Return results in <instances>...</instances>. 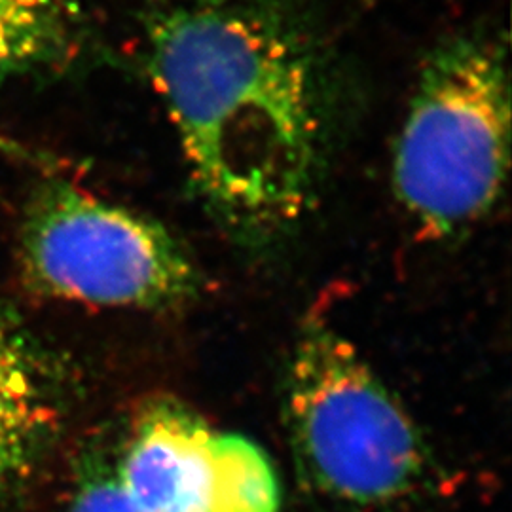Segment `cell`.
<instances>
[{"label":"cell","instance_id":"6da1fadb","mask_svg":"<svg viewBox=\"0 0 512 512\" xmlns=\"http://www.w3.org/2000/svg\"><path fill=\"white\" fill-rule=\"evenodd\" d=\"M147 71L220 228L264 247L304 219L330 131L329 50L293 0H158Z\"/></svg>","mask_w":512,"mask_h":512},{"label":"cell","instance_id":"7a4b0ae2","mask_svg":"<svg viewBox=\"0 0 512 512\" xmlns=\"http://www.w3.org/2000/svg\"><path fill=\"white\" fill-rule=\"evenodd\" d=\"M507 40L465 31L425 57L393 154V188L421 234L448 238L494 207L511 156Z\"/></svg>","mask_w":512,"mask_h":512},{"label":"cell","instance_id":"3957f363","mask_svg":"<svg viewBox=\"0 0 512 512\" xmlns=\"http://www.w3.org/2000/svg\"><path fill=\"white\" fill-rule=\"evenodd\" d=\"M302 478L348 505H387L420 486L427 450L406 410L334 327L304 321L285 387Z\"/></svg>","mask_w":512,"mask_h":512},{"label":"cell","instance_id":"277c9868","mask_svg":"<svg viewBox=\"0 0 512 512\" xmlns=\"http://www.w3.org/2000/svg\"><path fill=\"white\" fill-rule=\"evenodd\" d=\"M18 266L40 298L99 308L162 310L200 291L192 256L160 222L61 179L25 209Z\"/></svg>","mask_w":512,"mask_h":512},{"label":"cell","instance_id":"5b68a950","mask_svg":"<svg viewBox=\"0 0 512 512\" xmlns=\"http://www.w3.org/2000/svg\"><path fill=\"white\" fill-rule=\"evenodd\" d=\"M114 469L145 512H279L281 507L274 465L255 442L211 427L167 397L139 410Z\"/></svg>","mask_w":512,"mask_h":512},{"label":"cell","instance_id":"8992f818","mask_svg":"<svg viewBox=\"0 0 512 512\" xmlns=\"http://www.w3.org/2000/svg\"><path fill=\"white\" fill-rule=\"evenodd\" d=\"M55 418L48 370L25 338L0 355V503L27 475Z\"/></svg>","mask_w":512,"mask_h":512},{"label":"cell","instance_id":"52a82bcc","mask_svg":"<svg viewBox=\"0 0 512 512\" xmlns=\"http://www.w3.org/2000/svg\"><path fill=\"white\" fill-rule=\"evenodd\" d=\"M74 8L73 0H0V84L73 61Z\"/></svg>","mask_w":512,"mask_h":512},{"label":"cell","instance_id":"ba28073f","mask_svg":"<svg viewBox=\"0 0 512 512\" xmlns=\"http://www.w3.org/2000/svg\"><path fill=\"white\" fill-rule=\"evenodd\" d=\"M69 512H145L120 484L114 465L90 467L74 492Z\"/></svg>","mask_w":512,"mask_h":512},{"label":"cell","instance_id":"9c48e42d","mask_svg":"<svg viewBox=\"0 0 512 512\" xmlns=\"http://www.w3.org/2000/svg\"><path fill=\"white\" fill-rule=\"evenodd\" d=\"M27 334L16 323V319L0 306V353L16 346Z\"/></svg>","mask_w":512,"mask_h":512},{"label":"cell","instance_id":"30bf717a","mask_svg":"<svg viewBox=\"0 0 512 512\" xmlns=\"http://www.w3.org/2000/svg\"><path fill=\"white\" fill-rule=\"evenodd\" d=\"M0 154L8 156V158H19V160H25V162H31V164L46 165L50 164V160H46L42 154H38L35 150L16 143L12 139H6L0 135Z\"/></svg>","mask_w":512,"mask_h":512}]
</instances>
